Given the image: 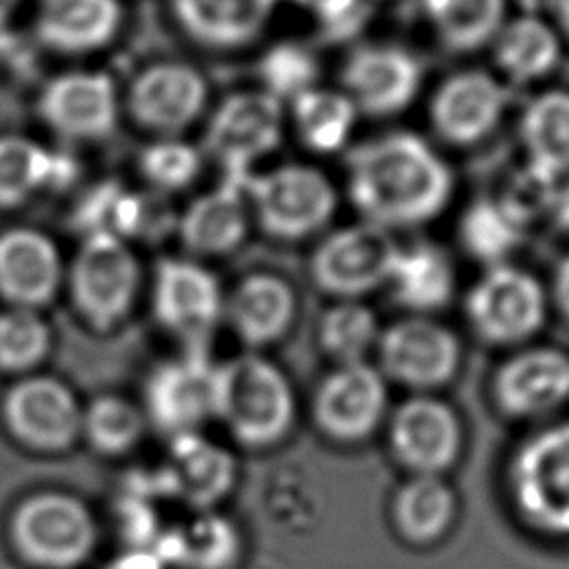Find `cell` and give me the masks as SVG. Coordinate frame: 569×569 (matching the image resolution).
<instances>
[{"label": "cell", "instance_id": "cell-1", "mask_svg": "<svg viewBox=\"0 0 569 569\" xmlns=\"http://www.w3.org/2000/svg\"><path fill=\"white\" fill-rule=\"evenodd\" d=\"M347 189L365 222L393 231L433 220L451 200L453 171L422 136L391 131L349 153Z\"/></svg>", "mask_w": 569, "mask_h": 569}, {"label": "cell", "instance_id": "cell-2", "mask_svg": "<svg viewBox=\"0 0 569 569\" xmlns=\"http://www.w3.org/2000/svg\"><path fill=\"white\" fill-rule=\"evenodd\" d=\"M249 211L273 238H307L333 218L338 193L325 171L311 164L287 162L244 180Z\"/></svg>", "mask_w": 569, "mask_h": 569}, {"label": "cell", "instance_id": "cell-3", "mask_svg": "<svg viewBox=\"0 0 569 569\" xmlns=\"http://www.w3.org/2000/svg\"><path fill=\"white\" fill-rule=\"evenodd\" d=\"M78 313L96 329L120 325L140 287V264L129 242L109 233L82 236L67 271Z\"/></svg>", "mask_w": 569, "mask_h": 569}, {"label": "cell", "instance_id": "cell-4", "mask_svg": "<svg viewBox=\"0 0 569 569\" xmlns=\"http://www.w3.org/2000/svg\"><path fill=\"white\" fill-rule=\"evenodd\" d=\"M218 416L249 445L273 442L293 418L291 387L269 360L256 353L238 356L220 365Z\"/></svg>", "mask_w": 569, "mask_h": 569}, {"label": "cell", "instance_id": "cell-5", "mask_svg": "<svg viewBox=\"0 0 569 569\" xmlns=\"http://www.w3.org/2000/svg\"><path fill=\"white\" fill-rule=\"evenodd\" d=\"M547 305L542 282L509 262L487 267L465 300L473 331L496 345L520 342L538 333L547 318Z\"/></svg>", "mask_w": 569, "mask_h": 569}, {"label": "cell", "instance_id": "cell-6", "mask_svg": "<svg viewBox=\"0 0 569 569\" xmlns=\"http://www.w3.org/2000/svg\"><path fill=\"white\" fill-rule=\"evenodd\" d=\"M400 244L391 231L358 222L329 233L311 258V278L338 300H360L389 282Z\"/></svg>", "mask_w": 569, "mask_h": 569}, {"label": "cell", "instance_id": "cell-7", "mask_svg": "<svg viewBox=\"0 0 569 569\" xmlns=\"http://www.w3.org/2000/svg\"><path fill=\"white\" fill-rule=\"evenodd\" d=\"M282 136V102L262 89L227 96L211 113L207 151L224 178L244 180L253 164L269 156Z\"/></svg>", "mask_w": 569, "mask_h": 569}, {"label": "cell", "instance_id": "cell-8", "mask_svg": "<svg viewBox=\"0 0 569 569\" xmlns=\"http://www.w3.org/2000/svg\"><path fill=\"white\" fill-rule=\"evenodd\" d=\"M153 316L187 351H204L224 316V296L218 278L187 258H162L153 273Z\"/></svg>", "mask_w": 569, "mask_h": 569}, {"label": "cell", "instance_id": "cell-9", "mask_svg": "<svg viewBox=\"0 0 569 569\" xmlns=\"http://www.w3.org/2000/svg\"><path fill=\"white\" fill-rule=\"evenodd\" d=\"M425 67L420 58L389 42L362 44L342 64V91L358 113L393 116L405 111L420 93Z\"/></svg>", "mask_w": 569, "mask_h": 569}, {"label": "cell", "instance_id": "cell-10", "mask_svg": "<svg viewBox=\"0 0 569 569\" xmlns=\"http://www.w3.org/2000/svg\"><path fill=\"white\" fill-rule=\"evenodd\" d=\"M513 491L520 509L542 529L569 533V425L553 427L518 453Z\"/></svg>", "mask_w": 569, "mask_h": 569}, {"label": "cell", "instance_id": "cell-11", "mask_svg": "<svg viewBox=\"0 0 569 569\" xmlns=\"http://www.w3.org/2000/svg\"><path fill=\"white\" fill-rule=\"evenodd\" d=\"M118 89L104 71H67L51 78L38 98L42 122L60 138L93 142L118 122Z\"/></svg>", "mask_w": 569, "mask_h": 569}, {"label": "cell", "instance_id": "cell-12", "mask_svg": "<svg viewBox=\"0 0 569 569\" xmlns=\"http://www.w3.org/2000/svg\"><path fill=\"white\" fill-rule=\"evenodd\" d=\"M147 407L162 429L176 436L193 431L207 418L218 416L220 367L204 351H187L160 365L147 382Z\"/></svg>", "mask_w": 569, "mask_h": 569}, {"label": "cell", "instance_id": "cell-13", "mask_svg": "<svg viewBox=\"0 0 569 569\" xmlns=\"http://www.w3.org/2000/svg\"><path fill=\"white\" fill-rule=\"evenodd\" d=\"M509 91L500 78L485 69L451 73L438 84L429 102L431 127L445 142L476 144L500 122Z\"/></svg>", "mask_w": 569, "mask_h": 569}, {"label": "cell", "instance_id": "cell-14", "mask_svg": "<svg viewBox=\"0 0 569 569\" xmlns=\"http://www.w3.org/2000/svg\"><path fill=\"white\" fill-rule=\"evenodd\" d=\"M16 540L29 558L51 567H69L91 551L96 527L78 500L49 493L20 507Z\"/></svg>", "mask_w": 569, "mask_h": 569}, {"label": "cell", "instance_id": "cell-15", "mask_svg": "<svg viewBox=\"0 0 569 569\" xmlns=\"http://www.w3.org/2000/svg\"><path fill=\"white\" fill-rule=\"evenodd\" d=\"M378 353L385 371L413 387H433L449 380L460 360L456 336L427 316H409L378 338Z\"/></svg>", "mask_w": 569, "mask_h": 569}, {"label": "cell", "instance_id": "cell-16", "mask_svg": "<svg viewBox=\"0 0 569 569\" xmlns=\"http://www.w3.org/2000/svg\"><path fill=\"white\" fill-rule=\"evenodd\" d=\"M127 102L140 127L173 136L204 111L207 80L187 62H156L131 82Z\"/></svg>", "mask_w": 569, "mask_h": 569}, {"label": "cell", "instance_id": "cell-17", "mask_svg": "<svg viewBox=\"0 0 569 569\" xmlns=\"http://www.w3.org/2000/svg\"><path fill=\"white\" fill-rule=\"evenodd\" d=\"M64 280L58 244L42 231L11 227L0 233V296L11 307L49 305Z\"/></svg>", "mask_w": 569, "mask_h": 569}, {"label": "cell", "instance_id": "cell-18", "mask_svg": "<svg viewBox=\"0 0 569 569\" xmlns=\"http://www.w3.org/2000/svg\"><path fill=\"white\" fill-rule=\"evenodd\" d=\"M73 218L82 236L109 233L124 242L131 238L153 240L176 227L162 193L133 191L116 180L89 189L78 202Z\"/></svg>", "mask_w": 569, "mask_h": 569}, {"label": "cell", "instance_id": "cell-19", "mask_svg": "<svg viewBox=\"0 0 569 569\" xmlns=\"http://www.w3.org/2000/svg\"><path fill=\"white\" fill-rule=\"evenodd\" d=\"M7 418L22 440L42 449L69 445L82 422L73 393L47 376L27 378L9 391Z\"/></svg>", "mask_w": 569, "mask_h": 569}, {"label": "cell", "instance_id": "cell-20", "mask_svg": "<svg viewBox=\"0 0 569 569\" xmlns=\"http://www.w3.org/2000/svg\"><path fill=\"white\" fill-rule=\"evenodd\" d=\"M244 180L222 178L218 187L193 198L178 216V238L191 253L222 256L244 240L249 227Z\"/></svg>", "mask_w": 569, "mask_h": 569}, {"label": "cell", "instance_id": "cell-21", "mask_svg": "<svg viewBox=\"0 0 569 569\" xmlns=\"http://www.w3.org/2000/svg\"><path fill=\"white\" fill-rule=\"evenodd\" d=\"M385 409L382 376L362 362L340 365L318 391V418L327 431L340 438L369 433Z\"/></svg>", "mask_w": 569, "mask_h": 569}, {"label": "cell", "instance_id": "cell-22", "mask_svg": "<svg viewBox=\"0 0 569 569\" xmlns=\"http://www.w3.org/2000/svg\"><path fill=\"white\" fill-rule=\"evenodd\" d=\"M122 22L118 0H42L36 38L58 53H91L107 47Z\"/></svg>", "mask_w": 569, "mask_h": 569}, {"label": "cell", "instance_id": "cell-23", "mask_svg": "<svg viewBox=\"0 0 569 569\" xmlns=\"http://www.w3.org/2000/svg\"><path fill=\"white\" fill-rule=\"evenodd\" d=\"M502 407L518 416H533L558 407L569 398V356L536 347L502 365L496 378Z\"/></svg>", "mask_w": 569, "mask_h": 569}, {"label": "cell", "instance_id": "cell-24", "mask_svg": "<svg viewBox=\"0 0 569 569\" xmlns=\"http://www.w3.org/2000/svg\"><path fill=\"white\" fill-rule=\"evenodd\" d=\"M276 4L278 0H171L184 33L213 49L251 42L269 22Z\"/></svg>", "mask_w": 569, "mask_h": 569}, {"label": "cell", "instance_id": "cell-25", "mask_svg": "<svg viewBox=\"0 0 569 569\" xmlns=\"http://www.w3.org/2000/svg\"><path fill=\"white\" fill-rule=\"evenodd\" d=\"M76 171V160L64 151L16 133L0 136V209L18 207L42 189L67 187Z\"/></svg>", "mask_w": 569, "mask_h": 569}, {"label": "cell", "instance_id": "cell-26", "mask_svg": "<svg viewBox=\"0 0 569 569\" xmlns=\"http://www.w3.org/2000/svg\"><path fill=\"white\" fill-rule=\"evenodd\" d=\"M224 313L236 333L249 345L278 340L296 313V293L273 273H251L224 300Z\"/></svg>", "mask_w": 569, "mask_h": 569}, {"label": "cell", "instance_id": "cell-27", "mask_svg": "<svg viewBox=\"0 0 569 569\" xmlns=\"http://www.w3.org/2000/svg\"><path fill=\"white\" fill-rule=\"evenodd\" d=\"M387 287L393 300L416 316L438 311L456 293L453 262L442 247L427 240L400 247Z\"/></svg>", "mask_w": 569, "mask_h": 569}, {"label": "cell", "instance_id": "cell-28", "mask_svg": "<svg viewBox=\"0 0 569 569\" xmlns=\"http://www.w3.org/2000/svg\"><path fill=\"white\" fill-rule=\"evenodd\" d=\"M460 431L449 407L431 398H416L393 418V445L405 462L422 471L447 467L458 453Z\"/></svg>", "mask_w": 569, "mask_h": 569}, {"label": "cell", "instance_id": "cell-29", "mask_svg": "<svg viewBox=\"0 0 569 569\" xmlns=\"http://www.w3.org/2000/svg\"><path fill=\"white\" fill-rule=\"evenodd\" d=\"M527 167L560 182L569 173V91L549 89L527 102L520 116Z\"/></svg>", "mask_w": 569, "mask_h": 569}, {"label": "cell", "instance_id": "cell-30", "mask_svg": "<svg viewBox=\"0 0 569 569\" xmlns=\"http://www.w3.org/2000/svg\"><path fill=\"white\" fill-rule=\"evenodd\" d=\"M498 69L518 84L549 76L562 56L558 31L538 16H518L502 24L493 38Z\"/></svg>", "mask_w": 569, "mask_h": 569}, {"label": "cell", "instance_id": "cell-31", "mask_svg": "<svg viewBox=\"0 0 569 569\" xmlns=\"http://www.w3.org/2000/svg\"><path fill=\"white\" fill-rule=\"evenodd\" d=\"M231 480L233 460L227 451L202 440L193 431L176 436L169 453V467L162 478L171 493L202 505L222 496Z\"/></svg>", "mask_w": 569, "mask_h": 569}, {"label": "cell", "instance_id": "cell-32", "mask_svg": "<svg viewBox=\"0 0 569 569\" xmlns=\"http://www.w3.org/2000/svg\"><path fill=\"white\" fill-rule=\"evenodd\" d=\"M525 231L527 224L502 202L500 196L476 198L462 211L458 222L462 249L487 267L507 262L525 240Z\"/></svg>", "mask_w": 569, "mask_h": 569}, {"label": "cell", "instance_id": "cell-33", "mask_svg": "<svg viewBox=\"0 0 569 569\" xmlns=\"http://www.w3.org/2000/svg\"><path fill=\"white\" fill-rule=\"evenodd\" d=\"M358 109L342 89L313 87L291 102V118L300 142L316 153L342 149L353 131Z\"/></svg>", "mask_w": 569, "mask_h": 569}, {"label": "cell", "instance_id": "cell-34", "mask_svg": "<svg viewBox=\"0 0 569 569\" xmlns=\"http://www.w3.org/2000/svg\"><path fill=\"white\" fill-rule=\"evenodd\" d=\"M422 9L451 51L491 44L507 22V0H422Z\"/></svg>", "mask_w": 569, "mask_h": 569}, {"label": "cell", "instance_id": "cell-35", "mask_svg": "<svg viewBox=\"0 0 569 569\" xmlns=\"http://www.w3.org/2000/svg\"><path fill=\"white\" fill-rule=\"evenodd\" d=\"M153 551L162 560H176L193 569H222L238 551V536L224 518L204 516L180 531L162 536Z\"/></svg>", "mask_w": 569, "mask_h": 569}, {"label": "cell", "instance_id": "cell-36", "mask_svg": "<svg viewBox=\"0 0 569 569\" xmlns=\"http://www.w3.org/2000/svg\"><path fill=\"white\" fill-rule=\"evenodd\" d=\"M318 336L327 353L340 365L362 362L367 351L378 345L380 329L376 313L360 300H338L320 318Z\"/></svg>", "mask_w": 569, "mask_h": 569}, {"label": "cell", "instance_id": "cell-37", "mask_svg": "<svg viewBox=\"0 0 569 569\" xmlns=\"http://www.w3.org/2000/svg\"><path fill=\"white\" fill-rule=\"evenodd\" d=\"M320 64L316 53L300 42H278L260 60L262 91L276 100L293 102L298 96L318 87Z\"/></svg>", "mask_w": 569, "mask_h": 569}, {"label": "cell", "instance_id": "cell-38", "mask_svg": "<svg viewBox=\"0 0 569 569\" xmlns=\"http://www.w3.org/2000/svg\"><path fill=\"white\" fill-rule=\"evenodd\" d=\"M453 496L440 480L422 476L409 482L398 498V520L402 531L416 540L438 536L451 520Z\"/></svg>", "mask_w": 569, "mask_h": 569}, {"label": "cell", "instance_id": "cell-39", "mask_svg": "<svg viewBox=\"0 0 569 569\" xmlns=\"http://www.w3.org/2000/svg\"><path fill=\"white\" fill-rule=\"evenodd\" d=\"M138 167L153 191L167 196L196 180L202 167V156L193 144L173 136H162L142 149Z\"/></svg>", "mask_w": 569, "mask_h": 569}, {"label": "cell", "instance_id": "cell-40", "mask_svg": "<svg viewBox=\"0 0 569 569\" xmlns=\"http://www.w3.org/2000/svg\"><path fill=\"white\" fill-rule=\"evenodd\" d=\"M51 345V331L36 309L9 307L0 313V367L24 371L38 365Z\"/></svg>", "mask_w": 569, "mask_h": 569}, {"label": "cell", "instance_id": "cell-41", "mask_svg": "<svg viewBox=\"0 0 569 569\" xmlns=\"http://www.w3.org/2000/svg\"><path fill=\"white\" fill-rule=\"evenodd\" d=\"M84 427L96 447L104 451H122L140 436L142 420L138 411L124 400L104 396L89 407Z\"/></svg>", "mask_w": 569, "mask_h": 569}, {"label": "cell", "instance_id": "cell-42", "mask_svg": "<svg viewBox=\"0 0 569 569\" xmlns=\"http://www.w3.org/2000/svg\"><path fill=\"white\" fill-rule=\"evenodd\" d=\"M298 4H302L305 9H309L316 18H320L322 22H342L349 16H353L358 0H293Z\"/></svg>", "mask_w": 569, "mask_h": 569}, {"label": "cell", "instance_id": "cell-43", "mask_svg": "<svg viewBox=\"0 0 569 569\" xmlns=\"http://www.w3.org/2000/svg\"><path fill=\"white\" fill-rule=\"evenodd\" d=\"M547 216H551V220L556 222L558 229L569 233V180H560L551 193L549 207H547Z\"/></svg>", "mask_w": 569, "mask_h": 569}, {"label": "cell", "instance_id": "cell-44", "mask_svg": "<svg viewBox=\"0 0 569 569\" xmlns=\"http://www.w3.org/2000/svg\"><path fill=\"white\" fill-rule=\"evenodd\" d=\"M109 569H164V560L153 549H136L118 558Z\"/></svg>", "mask_w": 569, "mask_h": 569}, {"label": "cell", "instance_id": "cell-45", "mask_svg": "<svg viewBox=\"0 0 569 569\" xmlns=\"http://www.w3.org/2000/svg\"><path fill=\"white\" fill-rule=\"evenodd\" d=\"M551 293H553V302L560 309V313L569 318V253L556 267Z\"/></svg>", "mask_w": 569, "mask_h": 569}, {"label": "cell", "instance_id": "cell-46", "mask_svg": "<svg viewBox=\"0 0 569 569\" xmlns=\"http://www.w3.org/2000/svg\"><path fill=\"white\" fill-rule=\"evenodd\" d=\"M16 49V33L11 29V20L0 18V62L7 60Z\"/></svg>", "mask_w": 569, "mask_h": 569}, {"label": "cell", "instance_id": "cell-47", "mask_svg": "<svg viewBox=\"0 0 569 569\" xmlns=\"http://www.w3.org/2000/svg\"><path fill=\"white\" fill-rule=\"evenodd\" d=\"M551 7L560 31L569 38V0H551Z\"/></svg>", "mask_w": 569, "mask_h": 569}, {"label": "cell", "instance_id": "cell-48", "mask_svg": "<svg viewBox=\"0 0 569 569\" xmlns=\"http://www.w3.org/2000/svg\"><path fill=\"white\" fill-rule=\"evenodd\" d=\"M20 2H22V0H0V18L11 20V13H13V9H16Z\"/></svg>", "mask_w": 569, "mask_h": 569}]
</instances>
